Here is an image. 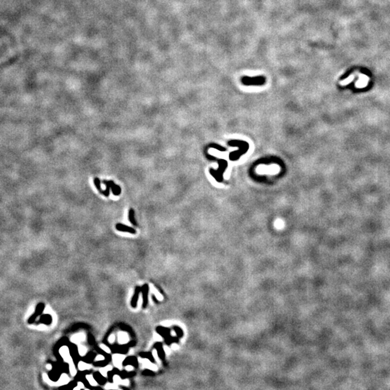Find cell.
<instances>
[{
	"label": "cell",
	"instance_id": "obj_19",
	"mask_svg": "<svg viewBox=\"0 0 390 390\" xmlns=\"http://www.w3.org/2000/svg\"><path fill=\"white\" fill-rule=\"evenodd\" d=\"M113 381L115 384H118L121 383L122 380H121V377H120L119 376L117 375V374H116V375H114V377H113Z\"/></svg>",
	"mask_w": 390,
	"mask_h": 390
},
{
	"label": "cell",
	"instance_id": "obj_14",
	"mask_svg": "<svg viewBox=\"0 0 390 390\" xmlns=\"http://www.w3.org/2000/svg\"><path fill=\"white\" fill-rule=\"evenodd\" d=\"M85 378L87 379L88 383L90 384V385L91 386H96L98 385V382L96 381V379H95V378H94V376H93L89 375V374H88V375H86Z\"/></svg>",
	"mask_w": 390,
	"mask_h": 390
},
{
	"label": "cell",
	"instance_id": "obj_13",
	"mask_svg": "<svg viewBox=\"0 0 390 390\" xmlns=\"http://www.w3.org/2000/svg\"><path fill=\"white\" fill-rule=\"evenodd\" d=\"M139 294V288H137V289H136L135 293H134V296H133L132 300H131V306H132L133 307H136V306H137V301H138Z\"/></svg>",
	"mask_w": 390,
	"mask_h": 390
},
{
	"label": "cell",
	"instance_id": "obj_18",
	"mask_svg": "<svg viewBox=\"0 0 390 390\" xmlns=\"http://www.w3.org/2000/svg\"><path fill=\"white\" fill-rule=\"evenodd\" d=\"M102 183H103V184H105V185H106V190H105V191H104V196H109V194H110V189H111V188H110V186H109V184H108L107 181H106V180H104V181H103Z\"/></svg>",
	"mask_w": 390,
	"mask_h": 390
},
{
	"label": "cell",
	"instance_id": "obj_12",
	"mask_svg": "<svg viewBox=\"0 0 390 390\" xmlns=\"http://www.w3.org/2000/svg\"><path fill=\"white\" fill-rule=\"evenodd\" d=\"M129 220L134 226H137V220L134 218V210L132 208H130L129 210Z\"/></svg>",
	"mask_w": 390,
	"mask_h": 390
},
{
	"label": "cell",
	"instance_id": "obj_25",
	"mask_svg": "<svg viewBox=\"0 0 390 390\" xmlns=\"http://www.w3.org/2000/svg\"><path fill=\"white\" fill-rule=\"evenodd\" d=\"M275 226H276L277 228H282V226H283V222H282L281 220H277L276 223H275Z\"/></svg>",
	"mask_w": 390,
	"mask_h": 390
},
{
	"label": "cell",
	"instance_id": "obj_17",
	"mask_svg": "<svg viewBox=\"0 0 390 390\" xmlns=\"http://www.w3.org/2000/svg\"><path fill=\"white\" fill-rule=\"evenodd\" d=\"M101 180H100L99 179H98V178H95V179H94V184H95V186H96V188H97V189L98 190V191H99V192L101 193V194H104V190L101 189Z\"/></svg>",
	"mask_w": 390,
	"mask_h": 390
},
{
	"label": "cell",
	"instance_id": "obj_10",
	"mask_svg": "<svg viewBox=\"0 0 390 390\" xmlns=\"http://www.w3.org/2000/svg\"><path fill=\"white\" fill-rule=\"evenodd\" d=\"M123 364L124 366L130 364V365H132L133 366H135V365L137 366V359H136L134 357L127 358L126 359H124V361L123 362Z\"/></svg>",
	"mask_w": 390,
	"mask_h": 390
},
{
	"label": "cell",
	"instance_id": "obj_16",
	"mask_svg": "<svg viewBox=\"0 0 390 390\" xmlns=\"http://www.w3.org/2000/svg\"><path fill=\"white\" fill-rule=\"evenodd\" d=\"M111 370H112V366H108L100 369V373L106 378V377H108V374H109V372L111 371Z\"/></svg>",
	"mask_w": 390,
	"mask_h": 390
},
{
	"label": "cell",
	"instance_id": "obj_2",
	"mask_svg": "<svg viewBox=\"0 0 390 390\" xmlns=\"http://www.w3.org/2000/svg\"><path fill=\"white\" fill-rule=\"evenodd\" d=\"M60 353H61V357H62L63 359H64L67 364L73 361V358H72V356H71L70 350H69V349L67 348V347L66 346L62 347V348L60 349Z\"/></svg>",
	"mask_w": 390,
	"mask_h": 390
},
{
	"label": "cell",
	"instance_id": "obj_20",
	"mask_svg": "<svg viewBox=\"0 0 390 390\" xmlns=\"http://www.w3.org/2000/svg\"><path fill=\"white\" fill-rule=\"evenodd\" d=\"M78 352H79V354H80V356H83L85 354V353H86V348H85L84 346H82V345H81V346L79 347Z\"/></svg>",
	"mask_w": 390,
	"mask_h": 390
},
{
	"label": "cell",
	"instance_id": "obj_4",
	"mask_svg": "<svg viewBox=\"0 0 390 390\" xmlns=\"http://www.w3.org/2000/svg\"><path fill=\"white\" fill-rule=\"evenodd\" d=\"M116 228L118 231H121V232H128L132 234H134L136 233V231L133 228L129 227V226H126V225L121 224V223H117L116 225Z\"/></svg>",
	"mask_w": 390,
	"mask_h": 390
},
{
	"label": "cell",
	"instance_id": "obj_26",
	"mask_svg": "<svg viewBox=\"0 0 390 390\" xmlns=\"http://www.w3.org/2000/svg\"><path fill=\"white\" fill-rule=\"evenodd\" d=\"M114 340H115V336H114V334H111V335L109 337V342H110V343H113V342H114Z\"/></svg>",
	"mask_w": 390,
	"mask_h": 390
},
{
	"label": "cell",
	"instance_id": "obj_7",
	"mask_svg": "<svg viewBox=\"0 0 390 390\" xmlns=\"http://www.w3.org/2000/svg\"><path fill=\"white\" fill-rule=\"evenodd\" d=\"M94 376L95 379L96 380V381L98 382V384H104L106 382V379L105 376L102 375L100 372H96V373H94Z\"/></svg>",
	"mask_w": 390,
	"mask_h": 390
},
{
	"label": "cell",
	"instance_id": "obj_23",
	"mask_svg": "<svg viewBox=\"0 0 390 390\" xmlns=\"http://www.w3.org/2000/svg\"><path fill=\"white\" fill-rule=\"evenodd\" d=\"M94 356H95V355L93 354V353H90V354H88V356H86V361H87V362H90V361H93V360L94 361V358H95Z\"/></svg>",
	"mask_w": 390,
	"mask_h": 390
},
{
	"label": "cell",
	"instance_id": "obj_3",
	"mask_svg": "<svg viewBox=\"0 0 390 390\" xmlns=\"http://www.w3.org/2000/svg\"><path fill=\"white\" fill-rule=\"evenodd\" d=\"M44 304H42V303L39 304V305L36 306V312L34 313V314L32 315V316H31V318L28 319V323H29V324H31V323L34 322V321L36 320V317H37L38 316H39V315L41 314V313L43 311V310H44Z\"/></svg>",
	"mask_w": 390,
	"mask_h": 390
},
{
	"label": "cell",
	"instance_id": "obj_15",
	"mask_svg": "<svg viewBox=\"0 0 390 390\" xmlns=\"http://www.w3.org/2000/svg\"><path fill=\"white\" fill-rule=\"evenodd\" d=\"M51 317L50 315L45 314V315H42L39 322L44 323V324H51Z\"/></svg>",
	"mask_w": 390,
	"mask_h": 390
},
{
	"label": "cell",
	"instance_id": "obj_21",
	"mask_svg": "<svg viewBox=\"0 0 390 390\" xmlns=\"http://www.w3.org/2000/svg\"><path fill=\"white\" fill-rule=\"evenodd\" d=\"M85 384H84L83 382L80 381V382H78V383L77 384V386H76V387H74V389H85Z\"/></svg>",
	"mask_w": 390,
	"mask_h": 390
},
{
	"label": "cell",
	"instance_id": "obj_24",
	"mask_svg": "<svg viewBox=\"0 0 390 390\" xmlns=\"http://www.w3.org/2000/svg\"><path fill=\"white\" fill-rule=\"evenodd\" d=\"M100 348H101V349L103 350V351L106 352V353H111L110 348H109V347L106 346V345H100Z\"/></svg>",
	"mask_w": 390,
	"mask_h": 390
},
{
	"label": "cell",
	"instance_id": "obj_11",
	"mask_svg": "<svg viewBox=\"0 0 390 390\" xmlns=\"http://www.w3.org/2000/svg\"><path fill=\"white\" fill-rule=\"evenodd\" d=\"M118 340L119 342L121 344H124L126 343V342L128 341V336L125 332H120L119 334H118Z\"/></svg>",
	"mask_w": 390,
	"mask_h": 390
},
{
	"label": "cell",
	"instance_id": "obj_22",
	"mask_svg": "<svg viewBox=\"0 0 390 390\" xmlns=\"http://www.w3.org/2000/svg\"><path fill=\"white\" fill-rule=\"evenodd\" d=\"M105 360V357H104L103 355L99 354L96 357H95L94 358V361L95 362H98V361H104Z\"/></svg>",
	"mask_w": 390,
	"mask_h": 390
},
{
	"label": "cell",
	"instance_id": "obj_1",
	"mask_svg": "<svg viewBox=\"0 0 390 390\" xmlns=\"http://www.w3.org/2000/svg\"><path fill=\"white\" fill-rule=\"evenodd\" d=\"M267 78L264 75L259 76H243L241 78V82L245 86H262L265 85Z\"/></svg>",
	"mask_w": 390,
	"mask_h": 390
},
{
	"label": "cell",
	"instance_id": "obj_5",
	"mask_svg": "<svg viewBox=\"0 0 390 390\" xmlns=\"http://www.w3.org/2000/svg\"><path fill=\"white\" fill-rule=\"evenodd\" d=\"M124 359H125V356H123V355L121 354L114 355L113 356V362L114 366H115L116 367L120 369V368L121 367L122 364H123V362L124 361Z\"/></svg>",
	"mask_w": 390,
	"mask_h": 390
},
{
	"label": "cell",
	"instance_id": "obj_8",
	"mask_svg": "<svg viewBox=\"0 0 390 390\" xmlns=\"http://www.w3.org/2000/svg\"><path fill=\"white\" fill-rule=\"evenodd\" d=\"M143 293V307H146L147 304V296H148V285H145L142 288Z\"/></svg>",
	"mask_w": 390,
	"mask_h": 390
},
{
	"label": "cell",
	"instance_id": "obj_9",
	"mask_svg": "<svg viewBox=\"0 0 390 390\" xmlns=\"http://www.w3.org/2000/svg\"><path fill=\"white\" fill-rule=\"evenodd\" d=\"M77 367H78V369L81 371H87L89 370L90 369V365L87 364L86 362H83V361H80L78 363V365H77Z\"/></svg>",
	"mask_w": 390,
	"mask_h": 390
},
{
	"label": "cell",
	"instance_id": "obj_6",
	"mask_svg": "<svg viewBox=\"0 0 390 390\" xmlns=\"http://www.w3.org/2000/svg\"><path fill=\"white\" fill-rule=\"evenodd\" d=\"M107 182L108 184H109V186H110L112 192H113V194L114 195H116V196H119V195L121 194V187L119 186V185L116 184L113 181H107Z\"/></svg>",
	"mask_w": 390,
	"mask_h": 390
}]
</instances>
